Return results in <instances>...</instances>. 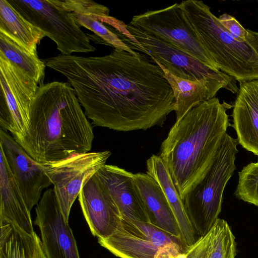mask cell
I'll list each match as a JSON object with an SVG mask.
<instances>
[{
    "label": "cell",
    "mask_w": 258,
    "mask_h": 258,
    "mask_svg": "<svg viewBox=\"0 0 258 258\" xmlns=\"http://www.w3.org/2000/svg\"><path fill=\"white\" fill-rule=\"evenodd\" d=\"M0 126L18 142L27 134L30 109L39 85L0 55Z\"/></svg>",
    "instance_id": "9"
},
{
    "label": "cell",
    "mask_w": 258,
    "mask_h": 258,
    "mask_svg": "<svg viewBox=\"0 0 258 258\" xmlns=\"http://www.w3.org/2000/svg\"><path fill=\"white\" fill-rule=\"evenodd\" d=\"M78 198L92 234L98 238L111 235L118 227L122 216L96 174L83 185Z\"/></svg>",
    "instance_id": "14"
},
{
    "label": "cell",
    "mask_w": 258,
    "mask_h": 258,
    "mask_svg": "<svg viewBox=\"0 0 258 258\" xmlns=\"http://www.w3.org/2000/svg\"><path fill=\"white\" fill-rule=\"evenodd\" d=\"M135 179L146 206L150 223L172 235L182 238L173 213L157 182L147 173L135 174Z\"/></svg>",
    "instance_id": "18"
},
{
    "label": "cell",
    "mask_w": 258,
    "mask_h": 258,
    "mask_svg": "<svg viewBox=\"0 0 258 258\" xmlns=\"http://www.w3.org/2000/svg\"><path fill=\"white\" fill-rule=\"evenodd\" d=\"M215 69L219 68L186 21L179 4L135 15L128 23Z\"/></svg>",
    "instance_id": "10"
},
{
    "label": "cell",
    "mask_w": 258,
    "mask_h": 258,
    "mask_svg": "<svg viewBox=\"0 0 258 258\" xmlns=\"http://www.w3.org/2000/svg\"><path fill=\"white\" fill-rule=\"evenodd\" d=\"M236 245L228 224L218 219L212 229L189 246L180 258H235Z\"/></svg>",
    "instance_id": "22"
},
{
    "label": "cell",
    "mask_w": 258,
    "mask_h": 258,
    "mask_svg": "<svg viewBox=\"0 0 258 258\" xmlns=\"http://www.w3.org/2000/svg\"><path fill=\"white\" fill-rule=\"evenodd\" d=\"M0 55L34 79L39 86L43 85L46 67L38 54L21 47L3 33H0Z\"/></svg>",
    "instance_id": "25"
},
{
    "label": "cell",
    "mask_w": 258,
    "mask_h": 258,
    "mask_svg": "<svg viewBox=\"0 0 258 258\" xmlns=\"http://www.w3.org/2000/svg\"><path fill=\"white\" fill-rule=\"evenodd\" d=\"M0 33L35 54H37V45L46 37L40 28L24 18L8 0L0 1Z\"/></svg>",
    "instance_id": "24"
},
{
    "label": "cell",
    "mask_w": 258,
    "mask_h": 258,
    "mask_svg": "<svg viewBox=\"0 0 258 258\" xmlns=\"http://www.w3.org/2000/svg\"><path fill=\"white\" fill-rule=\"evenodd\" d=\"M26 19L56 44L60 54L96 50L62 0H8Z\"/></svg>",
    "instance_id": "8"
},
{
    "label": "cell",
    "mask_w": 258,
    "mask_h": 258,
    "mask_svg": "<svg viewBox=\"0 0 258 258\" xmlns=\"http://www.w3.org/2000/svg\"><path fill=\"white\" fill-rule=\"evenodd\" d=\"M96 174L112 197L122 216L150 223L135 174L115 165L105 164Z\"/></svg>",
    "instance_id": "15"
},
{
    "label": "cell",
    "mask_w": 258,
    "mask_h": 258,
    "mask_svg": "<svg viewBox=\"0 0 258 258\" xmlns=\"http://www.w3.org/2000/svg\"><path fill=\"white\" fill-rule=\"evenodd\" d=\"M0 148L29 209L37 205L42 191L52 184L42 164L33 159L7 131L0 130Z\"/></svg>",
    "instance_id": "13"
},
{
    "label": "cell",
    "mask_w": 258,
    "mask_h": 258,
    "mask_svg": "<svg viewBox=\"0 0 258 258\" xmlns=\"http://www.w3.org/2000/svg\"><path fill=\"white\" fill-rule=\"evenodd\" d=\"M62 1L79 25L94 32L103 40L104 44L128 52L135 56L141 54L125 44L108 26L97 18V15H109V10L107 7L90 0Z\"/></svg>",
    "instance_id": "20"
},
{
    "label": "cell",
    "mask_w": 258,
    "mask_h": 258,
    "mask_svg": "<svg viewBox=\"0 0 258 258\" xmlns=\"http://www.w3.org/2000/svg\"><path fill=\"white\" fill-rule=\"evenodd\" d=\"M232 116L238 143L258 156V80L239 83Z\"/></svg>",
    "instance_id": "16"
},
{
    "label": "cell",
    "mask_w": 258,
    "mask_h": 258,
    "mask_svg": "<svg viewBox=\"0 0 258 258\" xmlns=\"http://www.w3.org/2000/svg\"><path fill=\"white\" fill-rule=\"evenodd\" d=\"M154 63L162 69L172 89L176 102V121L201 103L215 97L222 89L206 80L191 81L177 77L158 62Z\"/></svg>",
    "instance_id": "21"
},
{
    "label": "cell",
    "mask_w": 258,
    "mask_h": 258,
    "mask_svg": "<svg viewBox=\"0 0 258 258\" xmlns=\"http://www.w3.org/2000/svg\"><path fill=\"white\" fill-rule=\"evenodd\" d=\"M98 241L120 258H180L189 247L180 237L124 216L111 235Z\"/></svg>",
    "instance_id": "7"
},
{
    "label": "cell",
    "mask_w": 258,
    "mask_h": 258,
    "mask_svg": "<svg viewBox=\"0 0 258 258\" xmlns=\"http://www.w3.org/2000/svg\"><path fill=\"white\" fill-rule=\"evenodd\" d=\"M0 220H5L30 234L34 231L29 210L0 148Z\"/></svg>",
    "instance_id": "17"
},
{
    "label": "cell",
    "mask_w": 258,
    "mask_h": 258,
    "mask_svg": "<svg viewBox=\"0 0 258 258\" xmlns=\"http://www.w3.org/2000/svg\"><path fill=\"white\" fill-rule=\"evenodd\" d=\"M214 97L176 121L162 142L159 156L182 200L212 165L228 127L230 108Z\"/></svg>",
    "instance_id": "3"
},
{
    "label": "cell",
    "mask_w": 258,
    "mask_h": 258,
    "mask_svg": "<svg viewBox=\"0 0 258 258\" xmlns=\"http://www.w3.org/2000/svg\"><path fill=\"white\" fill-rule=\"evenodd\" d=\"M0 258H46L40 239L18 225L0 220Z\"/></svg>",
    "instance_id": "23"
},
{
    "label": "cell",
    "mask_w": 258,
    "mask_h": 258,
    "mask_svg": "<svg viewBox=\"0 0 258 258\" xmlns=\"http://www.w3.org/2000/svg\"><path fill=\"white\" fill-rule=\"evenodd\" d=\"M125 28L129 32L127 35L114 29L112 31L131 49L146 54L151 62H158L173 75L191 81L206 80L233 93H237L238 88L235 80L220 70L209 67L129 24H125Z\"/></svg>",
    "instance_id": "6"
},
{
    "label": "cell",
    "mask_w": 258,
    "mask_h": 258,
    "mask_svg": "<svg viewBox=\"0 0 258 258\" xmlns=\"http://www.w3.org/2000/svg\"><path fill=\"white\" fill-rule=\"evenodd\" d=\"M36 214L34 224L39 228L46 258H80L73 232L64 218L53 189L44 192Z\"/></svg>",
    "instance_id": "12"
},
{
    "label": "cell",
    "mask_w": 258,
    "mask_h": 258,
    "mask_svg": "<svg viewBox=\"0 0 258 258\" xmlns=\"http://www.w3.org/2000/svg\"><path fill=\"white\" fill-rule=\"evenodd\" d=\"M147 173L159 184L171 208L181 237L188 246L200 238L192 227L185 211L182 200L164 162L159 156L153 155L147 160Z\"/></svg>",
    "instance_id": "19"
},
{
    "label": "cell",
    "mask_w": 258,
    "mask_h": 258,
    "mask_svg": "<svg viewBox=\"0 0 258 258\" xmlns=\"http://www.w3.org/2000/svg\"><path fill=\"white\" fill-rule=\"evenodd\" d=\"M220 23L238 41H245L247 31L233 16L224 13L218 18Z\"/></svg>",
    "instance_id": "27"
},
{
    "label": "cell",
    "mask_w": 258,
    "mask_h": 258,
    "mask_svg": "<svg viewBox=\"0 0 258 258\" xmlns=\"http://www.w3.org/2000/svg\"><path fill=\"white\" fill-rule=\"evenodd\" d=\"M247 35L245 41L258 55V32L246 29Z\"/></svg>",
    "instance_id": "28"
},
{
    "label": "cell",
    "mask_w": 258,
    "mask_h": 258,
    "mask_svg": "<svg viewBox=\"0 0 258 258\" xmlns=\"http://www.w3.org/2000/svg\"><path fill=\"white\" fill-rule=\"evenodd\" d=\"M108 150L87 152L60 161L42 164L53 185V190L65 220L83 185L104 165L110 156Z\"/></svg>",
    "instance_id": "11"
},
{
    "label": "cell",
    "mask_w": 258,
    "mask_h": 258,
    "mask_svg": "<svg viewBox=\"0 0 258 258\" xmlns=\"http://www.w3.org/2000/svg\"><path fill=\"white\" fill-rule=\"evenodd\" d=\"M42 60L67 78L95 126L146 130L162 126L176 109L164 72L145 55L114 48L101 56L59 54Z\"/></svg>",
    "instance_id": "1"
},
{
    "label": "cell",
    "mask_w": 258,
    "mask_h": 258,
    "mask_svg": "<svg viewBox=\"0 0 258 258\" xmlns=\"http://www.w3.org/2000/svg\"><path fill=\"white\" fill-rule=\"evenodd\" d=\"M186 21L219 70L239 83L258 80V55L246 41L236 40L202 1L179 4Z\"/></svg>",
    "instance_id": "4"
},
{
    "label": "cell",
    "mask_w": 258,
    "mask_h": 258,
    "mask_svg": "<svg viewBox=\"0 0 258 258\" xmlns=\"http://www.w3.org/2000/svg\"><path fill=\"white\" fill-rule=\"evenodd\" d=\"M93 127L74 89L67 82L39 86L30 109L26 136L18 143L41 164L89 152Z\"/></svg>",
    "instance_id": "2"
},
{
    "label": "cell",
    "mask_w": 258,
    "mask_h": 258,
    "mask_svg": "<svg viewBox=\"0 0 258 258\" xmlns=\"http://www.w3.org/2000/svg\"><path fill=\"white\" fill-rule=\"evenodd\" d=\"M238 144L237 140L225 134L210 168L182 200L187 217L200 237L219 219L224 188L236 169Z\"/></svg>",
    "instance_id": "5"
},
{
    "label": "cell",
    "mask_w": 258,
    "mask_h": 258,
    "mask_svg": "<svg viewBox=\"0 0 258 258\" xmlns=\"http://www.w3.org/2000/svg\"><path fill=\"white\" fill-rule=\"evenodd\" d=\"M238 176L235 196L258 207V162L250 163L243 167L238 172Z\"/></svg>",
    "instance_id": "26"
}]
</instances>
